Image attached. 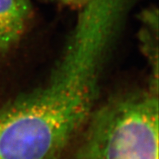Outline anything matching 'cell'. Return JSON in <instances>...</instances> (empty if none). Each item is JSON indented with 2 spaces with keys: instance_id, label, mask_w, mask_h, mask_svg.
<instances>
[{
  "instance_id": "3957f363",
  "label": "cell",
  "mask_w": 159,
  "mask_h": 159,
  "mask_svg": "<svg viewBox=\"0 0 159 159\" xmlns=\"http://www.w3.org/2000/svg\"><path fill=\"white\" fill-rule=\"evenodd\" d=\"M31 14L30 0H0V52L19 42Z\"/></svg>"
},
{
  "instance_id": "7a4b0ae2",
  "label": "cell",
  "mask_w": 159,
  "mask_h": 159,
  "mask_svg": "<svg viewBox=\"0 0 159 159\" xmlns=\"http://www.w3.org/2000/svg\"><path fill=\"white\" fill-rule=\"evenodd\" d=\"M68 157L58 159H158V91L131 93L95 110Z\"/></svg>"
},
{
  "instance_id": "277c9868",
  "label": "cell",
  "mask_w": 159,
  "mask_h": 159,
  "mask_svg": "<svg viewBox=\"0 0 159 159\" xmlns=\"http://www.w3.org/2000/svg\"><path fill=\"white\" fill-rule=\"evenodd\" d=\"M143 26L140 31V39L152 67V80L150 87L158 89V55H157V11L153 8L142 13Z\"/></svg>"
},
{
  "instance_id": "8992f818",
  "label": "cell",
  "mask_w": 159,
  "mask_h": 159,
  "mask_svg": "<svg viewBox=\"0 0 159 159\" xmlns=\"http://www.w3.org/2000/svg\"><path fill=\"white\" fill-rule=\"evenodd\" d=\"M59 1H61L62 2H64L66 4L71 5V0H59Z\"/></svg>"
},
{
  "instance_id": "6da1fadb",
  "label": "cell",
  "mask_w": 159,
  "mask_h": 159,
  "mask_svg": "<svg viewBox=\"0 0 159 159\" xmlns=\"http://www.w3.org/2000/svg\"><path fill=\"white\" fill-rule=\"evenodd\" d=\"M128 0H88L42 85L0 110V159H58L95 111Z\"/></svg>"
},
{
  "instance_id": "5b68a950",
  "label": "cell",
  "mask_w": 159,
  "mask_h": 159,
  "mask_svg": "<svg viewBox=\"0 0 159 159\" xmlns=\"http://www.w3.org/2000/svg\"><path fill=\"white\" fill-rule=\"evenodd\" d=\"M88 0H71V5L75 7H81Z\"/></svg>"
}]
</instances>
